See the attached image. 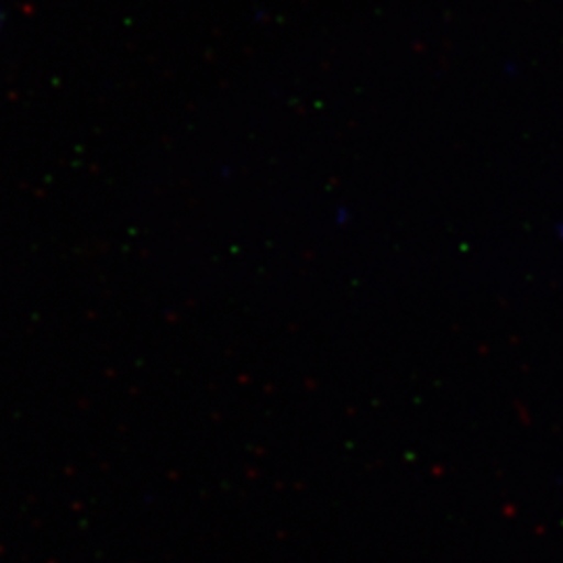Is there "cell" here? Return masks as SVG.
<instances>
[{
  "label": "cell",
  "instance_id": "1",
  "mask_svg": "<svg viewBox=\"0 0 563 563\" xmlns=\"http://www.w3.org/2000/svg\"><path fill=\"white\" fill-rule=\"evenodd\" d=\"M0 30H2V18H0Z\"/></svg>",
  "mask_w": 563,
  "mask_h": 563
}]
</instances>
